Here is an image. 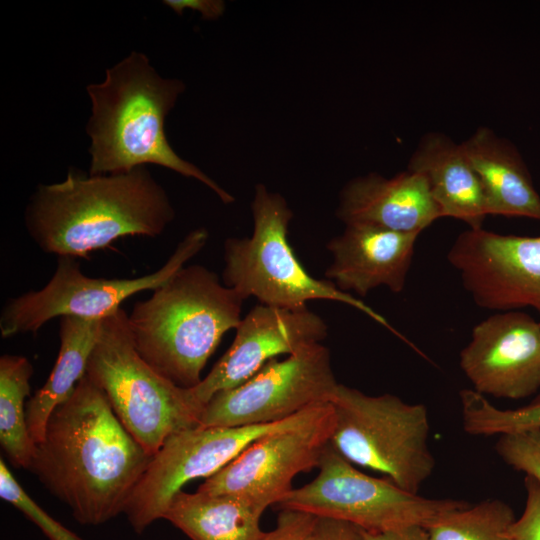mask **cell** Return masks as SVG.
<instances>
[{
  "mask_svg": "<svg viewBox=\"0 0 540 540\" xmlns=\"http://www.w3.org/2000/svg\"><path fill=\"white\" fill-rule=\"evenodd\" d=\"M151 459L85 374L50 414L29 470L77 522L97 526L124 513Z\"/></svg>",
  "mask_w": 540,
  "mask_h": 540,
  "instance_id": "6da1fadb",
  "label": "cell"
},
{
  "mask_svg": "<svg viewBox=\"0 0 540 540\" xmlns=\"http://www.w3.org/2000/svg\"><path fill=\"white\" fill-rule=\"evenodd\" d=\"M174 217L165 189L142 166L107 175L70 171L61 182L41 184L24 220L43 252L84 258L126 236L155 238Z\"/></svg>",
  "mask_w": 540,
  "mask_h": 540,
  "instance_id": "7a4b0ae2",
  "label": "cell"
},
{
  "mask_svg": "<svg viewBox=\"0 0 540 540\" xmlns=\"http://www.w3.org/2000/svg\"><path fill=\"white\" fill-rule=\"evenodd\" d=\"M184 90L181 80L162 77L138 51L107 69L102 82L89 84V175L123 173L153 164L200 181L225 204L234 202L230 193L181 158L168 142L165 119Z\"/></svg>",
  "mask_w": 540,
  "mask_h": 540,
  "instance_id": "3957f363",
  "label": "cell"
},
{
  "mask_svg": "<svg viewBox=\"0 0 540 540\" xmlns=\"http://www.w3.org/2000/svg\"><path fill=\"white\" fill-rule=\"evenodd\" d=\"M153 291L127 317L134 347L157 373L192 388L225 333L240 323L245 299L201 265L181 268Z\"/></svg>",
  "mask_w": 540,
  "mask_h": 540,
  "instance_id": "277c9868",
  "label": "cell"
},
{
  "mask_svg": "<svg viewBox=\"0 0 540 540\" xmlns=\"http://www.w3.org/2000/svg\"><path fill=\"white\" fill-rule=\"evenodd\" d=\"M251 209L252 235L230 237L224 243L222 280L227 287L244 299L253 296L260 304L293 310L308 308V301L318 299L344 303L398 334L363 301L306 271L288 241L293 212L284 197L258 184Z\"/></svg>",
  "mask_w": 540,
  "mask_h": 540,
  "instance_id": "5b68a950",
  "label": "cell"
},
{
  "mask_svg": "<svg viewBox=\"0 0 540 540\" xmlns=\"http://www.w3.org/2000/svg\"><path fill=\"white\" fill-rule=\"evenodd\" d=\"M120 308L102 319L86 375L103 391L125 429L151 455L173 434L199 425L204 409L138 354Z\"/></svg>",
  "mask_w": 540,
  "mask_h": 540,
  "instance_id": "8992f818",
  "label": "cell"
},
{
  "mask_svg": "<svg viewBox=\"0 0 540 540\" xmlns=\"http://www.w3.org/2000/svg\"><path fill=\"white\" fill-rule=\"evenodd\" d=\"M330 404L334 411L331 445L352 464L418 493L435 467L426 407L392 394L367 395L343 384H338Z\"/></svg>",
  "mask_w": 540,
  "mask_h": 540,
  "instance_id": "52a82bcc",
  "label": "cell"
},
{
  "mask_svg": "<svg viewBox=\"0 0 540 540\" xmlns=\"http://www.w3.org/2000/svg\"><path fill=\"white\" fill-rule=\"evenodd\" d=\"M318 469L311 482L293 488L278 506L342 520L365 532H382L407 526L428 529L445 515L470 505L463 500L426 498L388 478L367 475L331 443Z\"/></svg>",
  "mask_w": 540,
  "mask_h": 540,
  "instance_id": "ba28073f",
  "label": "cell"
},
{
  "mask_svg": "<svg viewBox=\"0 0 540 540\" xmlns=\"http://www.w3.org/2000/svg\"><path fill=\"white\" fill-rule=\"evenodd\" d=\"M205 228L189 232L157 271L137 278H95L82 273L77 258L59 256L54 274L39 290L9 299L0 314L3 338L35 333L49 320L62 316L103 319L120 304L143 290H155L167 282L206 245Z\"/></svg>",
  "mask_w": 540,
  "mask_h": 540,
  "instance_id": "9c48e42d",
  "label": "cell"
},
{
  "mask_svg": "<svg viewBox=\"0 0 540 540\" xmlns=\"http://www.w3.org/2000/svg\"><path fill=\"white\" fill-rule=\"evenodd\" d=\"M326 405L274 423L230 427L197 425L171 435L152 456L130 497L124 511L130 525L141 534L153 522L163 519L172 498L187 482L216 474L253 442L312 420Z\"/></svg>",
  "mask_w": 540,
  "mask_h": 540,
  "instance_id": "30bf717a",
  "label": "cell"
},
{
  "mask_svg": "<svg viewBox=\"0 0 540 540\" xmlns=\"http://www.w3.org/2000/svg\"><path fill=\"white\" fill-rule=\"evenodd\" d=\"M330 352L321 343L268 361L241 385L216 393L204 406L201 426L268 424L330 403L338 386Z\"/></svg>",
  "mask_w": 540,
  "mask_h": 540,
  "instance_id": "8fae6325",
  "label": "cell"
},
{
  "mask_svg": "<svg viewBox=\"0 0 540 540\" xmlns=\"http://www.w3.org/2000/svg\"><path fill=\"white\" fill-rule=\"evenodd\" d=\"M333 429L334 411L329 403L312 420L253 442L206 478L197 491L237 496L264 512L293 489L296 475L318 468Z\"/></svg>",
  "mask_w": 540,
  "mask_h": 540,
  "instance_id": "7c38bea8",
  "label": "cell"
},
{
  "mask_svg": "<svg viewBox=\"0 0 540 540\" xmlns=\"http://www.w3.org/2000/svg\"><path fill=\"white\" fill-rule=\"evenodd\" d=\"M447 259L478 306L540 312V236L469 228L458 235Z\"/></svg>",
  "mask_w": 540,
  "mask_h": 540,
  "instance_id": "4fadbf2b",
  "label": "cell"
},
{
  "mask_svg": "<svg viewBox=\"0 0 540 540\" xmlns=\"http://www.w3.org/2000/svg\"><path fill=\"white\" fill-rule=\"evenodd\" d=\"M460 367L484 396L517 400L535 394L540 389V323L521 310L486 318L461 350Z\"/></svg>",
  "mask_w": 540,
  "mask_h": 540,
  "instance_id": "5bb4252c",
  "label": "cell"
},
{
  "mask_svg": "<svg viewBox=\"0 0 540 540\" xmlns=\"http://www.w3.org/2000/svg\"><path fill=\"white\" fill-rule=\"evenodd\" d=\"M327 325L316 313L258 304L241 319L231 346L199 384L192 387L205 404L218 392L237 387L268 361L321 343Z\"/></svg>",
  "mask_w": 540,
  "mask_h": 540,
  "instance_id": "9a60e30c",
  "label": "cell"
},
{
  "mask_svg": "<svg viewBox=\"0 0 540 540\" xmlns=\"http://www.w3.org/2000/svg\"><path fill=\"white\" fill-rule=\"evenodd\" d=\"M418 236L366 224H347L343 233L327 244L332 262L325 277L341 291L360 296L380 286L400 293Z\"/></svg>",
  "mask_w": 540,
  "mask_h": 540,
  "instance_id": "2e32d148",
  "label": "cell"
},
{
  "mask_svg": "<svg viewBox=\"0 0 540 540\" xmlns=\"http://www.w3.org/2000/svg\"><path fill=\"white\" fill-rule=\"evenodd\" d=\"M336 215L345 225L417 234L441 218L424 177L408 169L391 178L372 172L348 181Z\"/></svg>",
  "mask_w": 540,
  "mask_h": 540,
  "instance_id": "e0dca14e",
  "label": "cell"
},
{
  "mask_svg": "<svg viewBox=\"0 0 540 540\" xmlns=\"http://www.w3.org/2000/svg\"><path fill=\"white\" fill-rule=\"evenodd\" d=\"M461 146L481 182L488 215L540 221V194L510 140L481 126Z\"/></svg>",
  "mask_w": 540,
  "mask_h": 540,
  "instance_id": "ac0fdd59",
  "label": "cell"
},
{
  "mask_svg": "<svg viewBox=\"0 0 540 540\" xmlns=\"http://www.w3.org/2000/svg\"><path fill=\"white\" fill-rule=\"evenodd\" d=\"M407 169L424 177L441 218L458 219L470 229L482 228L488 215L485 197L461 143L429 132L419 141Z\"/></svg>",
  "mask_w": 540,
  "mask_h": 540,
  "instance_id": "d6986e66",
  "label": "cell"
},
{
  "mask_svg": "<svg viewBox=\"0 0 540 540\" xmlns=\"http://www.w3.org/2000/svg\"><path fill=\"white\" fill-rule=\"evenodd\" d=\"M101 324L102 319L60 317V347L55 365L44 385L26 405L27 426L35 444L43 439L48 418L55 407L69 397L86 374Z\"/></svg>",
  "mask_w": 540,
  "mask_h": 540,
  "instance_id": "ffe728a7",
  "label": "cell"
},
{
  "mask_svg": "<svg viewBox=\"0 0 540 540\" xmlns=\"http://www.w3.org/2000/svg\"><path fill=\"white\" fill-rule=\"evenodd\" d=\"M263 513L237 496L180 490L163 519L191 540H260Z\"/></svg>",
  "mask_w": 540,
  "mask_h": 540,
  "instance_id": "44dd1931",
  "label": "cell"
},
{
  "mask_svg": "<svg viewBox=\"0 0 540 540\" xmlns=\"http://www.w3.org/2000/svg\"><path fill=\"white\" fill-rule=\"evenodd\" d=\"M32 374V364L26 357H0V443L10 463L25 469H29L35 451L24 407Z\"/></svg>",
  "mask_w": 540,
  "mask_h": 540,
  "instance_id": "7402d4cb",
  "label": "cell"
},
{
  "mask_svg": "<svg viewBox=\"0 0 540 540\" xmlns=\"http://www.w3.org/2000/svg\"><path fill=\"white\" fill-rule=\"evenodd\" d=\"M515 520L507 503L487 499L445 515L426 530L429 540H510Z\"/></svg>",
  "mask_w": 540,
  "mask_h": 540,
  "instance_id": "603a6c76",
  "label": "cell"
},
{
  "mask_svg": "<svg viewBox=\"0 0 540 540\" xmlns=\"http://www.w3.org/2000/svg\"><path fill=\"white\" fill-rule=\"evenodd\" d=\"M459 396L463 429L470 435H503L540 428V394L516 409H500L474 389H463Z\"/></svg>",
  "mask_w": 540,
  "mask_h": 540,
  "instance_id": "cb8c5ba5",
  "label": "cell"
},
{
  "mask_svg": "<svg viewBox=\"0 0 540 540\" xmlns=\"http://www.w3.org/2000/svg\"><path fill=\"white\" fill-rule=\"evenodd\" d=\"M0 497L26 515L49 540H82L43 510L17 482L0 459Z\"/></svg>",
  "mask_w": 540,
  "mask_h": 540,
  "instance_id": "d4e9b609",
  "label": "cell"
},
{
  "mask_svg": "<svg viewBox=\"0 0 540 540\" xmlns=\"http://www.w3.org/2000/svg\"><path fill=\"white\" fill-rule=\"evenodd\" d=\"M495 450L506 464L540 485V428L500 435Z\"/></svg>",
  "mask_w": 540,
  "mask_h": 540,
  "instance_id": "484cf974",
  "label": "cell"
},
{
  "mask_svg": "<svg viewBox=\"0 0 540 540\" xmlns=\"http://www.w3.org/2000/svg\"><path fill=\"white\" fill-rule=\"evenodd\" d=\"M318 517L293 509H281L274 529L260 540H315Z\"/></svg>",
  "mask_w": 540,
  "mask_h": 540,
  "instance_id": "4316f807",
  "label": "cell"
},
{
  "mask_svg": "<svg viewBox=\"0 0 540 540\" xmlns=\"http://www.w3.org/2000/svg\"><path fill=\"white\" fill-rule=\"evenodd\" d=\"M525 507L520 518L510 526V540H540V485L530 476L524 480Z\"/></svg>",
  "mask_w": 540,
  "mask_h": 540,
  "instance_id": "83f0119b",
  "label": "cell"
},
{
  "mask_svg": "<svg viewBox=\"0 0 540 540\" xmlns=\"http://www.w3.org/2000/svg\"><path fill=\"white\" fill-rule=\"evenodd\" d=\"M315 540H366L359 527L331 518L318 517Z\"/></svg>",
  "mask_w": 540,
  "mask_h": 540,
  "instance_id": "f1b7e54d",
  "label": "cell"
},
{
  "mask_svg": "<svg viewBox=\"0 0 540 540\" xmlns=\"http://www.w3.org/2000/svg\"><path fill=\"white\" fill-rule=\"evenodd\" d=\"M163 4L178 15H182L185 10L199 12L205 20H216L225 11V3L220 0H165Z\"/></svg>",
  "mask_w": 540,
  "mask_h": 540,
  "instance_id": "f546056e",
  "label": "cell"
},
{
  "mask_svg": "<svg viewBox=\"0 0 540 540\" xmlns=\"http://www.w3.org/2000/svg\"><path fill=\"white\" fill-rule=\"evenodd\" d=\"M366 540H429L427 530L420 526H407L382 532H365Z\"/></svg>",
  "mask_w": 540,
  "mask_h": 540,
  "instance_id": "4dcf8cb0",
  "label": "cell"
}]
</instances>
